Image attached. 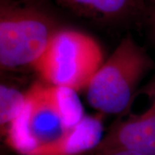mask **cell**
I'll return each instance as SVG.
<instances>
[{"instance_id":"cell-5","label":"cell","mask_w":155,"mask_h":155,"mask_svg":"<svg viewBox=\"0 0 155 155\" xmlns=\"http://www.w3.org/2000/svg\"><path fill=\"white\" fill-rule=\"evenodd\" d=\"M116 149L155 155V75L139 89L129 106L88 154Z\"/></svg>"},{"instance_id":"cell-2","label":"cell","mask_w":155,"mask_h":155,"mask_svg":"<svg viewBox=\"0 0 155 155\" xmlns=\"http://www.w3.org/2000/svg\"><path fill=\"white\" fill-rule=\"evenodd\" d=\"M153 67L147 52L127 35L85 89L88 104L100 114L120 115L131 104L140 81Z\"/></svg>"},{"instance_id":"cell-10","label":"cell","mask_w":155,"mask_h":155,"mask_svg":"<svg viewBox=\"0 0 155 155\" xmlns=\"http://www.w3.org/2000/svg\"><path fill=\"white\" fill-rule=\"evenodd\" d=\"M88 155H147L142 153H139L136 151L128 149H116L111 150L104 153H96V154H88Z\"/></svg>"},{"instance_id":"cell-9","label":"cell","mask_w":155,"mask_h":155,"mask_svg":"<svg viewBox=\"0 0 155 155\" xmlns=\"http://www.w3.org/2000/svg\"><path fill=\"white\" fill-rule=\"evenodd\" d=\"M145 20L148 25L151 38L155 45V0H150Z\"/></svg>"},{"instance_id":"cell-1","label":"cell","mask_w":155,"mask_h":155,"mask_svg":"<svg viewBox=\"0 0 155 155\" xmlns=\"http://www.w3.org/2000/svg\"><path fill=\"white\" fill-rule=\"evenodd\" d=\"M61 27L48 11L36 3L0 0L1 69H32Z\"/></svg>"},{"instance_id":"cell-6","label":"cell","mask_w":155,"mask_h":155,"mask_svg":"<svg viewBox=\"0 0 155 155\" xmlns=\"http://www.w3.org/2000/svg\"><path fill=\"white\" fill-rule=\"evenodd\" d=\"M63 8L85 19L122 23L146 18L150 0H55Z\"/></svg>"},{"instance_id":"cell-8","label":"cell","mask_w":155,"mask_h":155,"mask_svg":"<svg viewBox=\"0 0 155 155\" xmlns=\"http://www.w3.org/2000/svg\"><path fill=\"white\" fill-rule=\"evenodd\" d=\"M26 98V91L2 83L0 86V127L4 135L12 122L22 110Z\"/></svg>"},{"instance_id":"cell-3","label":"cell","mask_w":155,"mask_h":155,"mask_svg":"<svg viewBox=\"0 0 155 155\" xmlns=\"http://www.w3.org/2000/svg\"><path fill=\"white\" fill-rule=\"evenodd\" d=\"M104 62L103 49L92 36L61 27L32 69L46 83L79 92L85 91Z\"/></svg>"},{"instance_id":"cell-4","label":"cell","mask_w":155,"mask_h":155,"mask_svg":"<svg viewBox=\"0 0 155 155\" xmlns=\"http://www.w3.org/2000/svg\"><path fill=\"white\" fill-rule=\"evenodd\" d=\"M68 129L58 87L41 80L26 91L22 110L4 136L11 148L20 154L29 155L55 142Z\"/></svg>"},{"instance_id":"cell-7","label":"cell","mask_w":155,"mask_h":155,"mask_svg":"<svg viewBox=\"0 0 155 155\" xmlns=\"http://www.w3.org/2000/svg\"><path fill=\"white\" fill-rule=\"evenodd\" d=\"M104 135V123L100 114L85 115L61 139L29 155H87L98 145Z\"/></svg>"}]
</instances>
